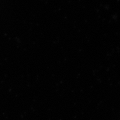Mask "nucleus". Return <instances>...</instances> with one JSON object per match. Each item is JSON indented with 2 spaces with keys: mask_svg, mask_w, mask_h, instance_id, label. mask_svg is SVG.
Masks as SVG:
<instances>
[]
</instances>
